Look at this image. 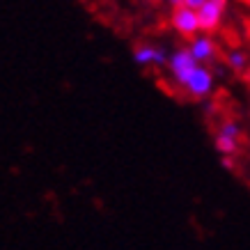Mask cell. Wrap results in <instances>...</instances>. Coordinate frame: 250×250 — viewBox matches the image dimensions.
Instances as JSON below:
<instances>
[{
	"mask_svg": "<svg viewBox=\"0 0 250 250\" xmlns=\"http://www.w3.org/2000/svg\"><path fill=\"white\" fill-rule=\"evenodd\" d=\"M220 2H225V5H229V0H220Z\"/></svg>",
	"mask_w": 250,
	"mask_h": 250,
	"instance_id": "7c38bea8",
	"label": "cell"
},
{
	"mask_svg": "<svg viewBox=\"0 0 250 250\" xmlns=\"http://www.w3.org/2000/svg\"><path fill=\"white\" fill-rule=\"evenodd\" d=\"M131 58H133V62H136L138 67L154 69V67H166L170 53H166V48H163V46L149 44V42H140V44L133 46Z\"/></svg>",
	"mask_w": 250,
	"mask_h": 250,
	"instance_id": "8992f818",
	"label": "cell"
},
{
	"mask_svg": "<svg viewBox=\"0 0 250 250\" xmlns=\"http://www.w3.org/2000/svg\"><path fill=\"white\" fill-rule=\"evenodd\" d=\"M167 21H170V28L177 32V37L186 39V42H190L193 37L200 35V19H197V12L186 7V5L170 9Z\"/></svg>",
	"mask_w": 250,
	"mask_h": 250,
	"instance_id": "277c9868",
	"label": "cell"
},
{
	"mask_svg": "<svg viewBox=\"0 0 250 250\" xmlns=\"http://www.w3.org/2000/svg\"><path fill=\"white\" fill-rule=\"evenodd\" d=\"M225 67L236 76H243L250 69V53L243 48H229L225 53Z\"/></svg>",
	"mask_w": 250,
	"mask_h": 250,
	"instance_id": "ba28073f",
	"label": "cell"
},
{
	"mask_svg": "<svg viewBox=\"0 0 250 250\" xmlns=\"http://www.w3.org/2000/svg\"><path fill=\"white\" fill-rule=\"evenodd\" d=\"M195 67H197V62H195V58L190 55L188 46H179V48H174L172 53H170V58H167L166 74L174 87H182V83L188 78V74Z\"/></svg>",
	"mask_w": 250,
	"mask_h": 250,
	"instance_id": "3957f363",
	"label": "cell"
},
{
	"mask_svg": "<svg viewBox=\"0 0 250 250\" xmlns=\"http://www.w3.org/2000/svg\"><path fill=\"white\" fill-rule=\"evenodd\" d=\"M166 5H167V7H170V9H174V7H182V5H184V0H166Z\"/></svg>",
	"mask_w": 250,
	"mask_h": 250,
	"instance_id": "8fae6325",
	"label": "cell"
},
{
	"mask_svg": "<svg viewBox=\"0 0 250 250\" xmlns=\"http://www.w3.org/2000/svg\"><path fill=\"white\" fill-rule=\"evenodd\" d=\"M220 163H223V167H228V170H232V167H234V156H223V161H220Z\"/></svg>",
	"mask_w": 250,
	"mask_h": 250,
	"instance_id": "30bf717a",
	"label": "cell"
},
{
	"mask_svg": "<svg viewBox=\"0 0 250 250\" xmlns=\"http://www.w3.org/2000/svg\"><path fill=\"white\" fill-rule=\"evenodd\" d=\"M213 90H216V74H213V69L205 67V64H197L179 87V92L190 101L209 99L213 94Z\"/></svg>",
	"mask_w": 250,
	"mask_h": 250,
	"instance_id": "6da1fadb",
	"label": "cell"
},
{
	"mask_svg": "<svg viewBox=\"0 0 250 250\" xmlns=\"http://www.w3.org/2000/svg\"><path fill=\"white\" fill-rule=\"evenodd\" d=\"M186 46H188L190 55L195 58L197 64H205V67H209L211 62H216L220 55L216 39H213L211 35H205V32H200L197 37H193Z\"/></svg>",
	"mask_w": 250,
	"mask_h": 250,
	"instance_id": "52a82bcc",
	"label": "cell"
},
{
	"mask_svg": "<svg viewBox=\"0 0 250 250\" xmlns=\"http://www.w3.org/2000/svg\"><path fill=\"white\" fill-rule=\"evenodd\" d=\"M248 28H250V23H248Z\"/></svg>",
	"mask_w": 250,
	"mask_h": 250,
	"instance_id": "4fadbf2b",
	"label": "cell"
},
{
	"mask_svg": "<svg viewBox=\"0 0 250 250\" xmlns=\"http://www.w3.org/2000/svg\"><path fill=\"white\" fill-rule=\"evenodd\" d=\"M205 2H207V0H184V5H186V7H190V9H195V12L202 7Z\"/></svg>",
	"mask_w": 250,
	"mask_h": 250,
	"instance_id": "9c48e42d",
	"label": "cell"
},
{
	"mask_svg": "<svg viewBox=\"0 0 250 250\" xmlns=\"http://www.w3.org/2000/svg\"><path fill=\"white\" fill-rule=\"evenodd\" d=\"M243 145V131L239 126V122L234 120H223L218 124V129L213 133V147L220 156H236L241 152Z\"/></svg>",
	"mask_w": 250,
	"mask_h": 250,
	"instance_id": "7a4b0ae2",
	"label": "cell"
},
{
	"mask_svg": "<svg viewBox=\"0 0 250 250\" xmlns=\"http://www.w3.org/2000/svg\"><path fill=\"white\" fill-rule=\"evenodd\" d=\"M225 12H228V5H225V2H220V0H207L205 5L197 9L200 32H205V35H216V32L223 28Z\"/></svg>",
	"mask_w": 250,
	"mask_h": 250,
	"instance_id": "5b68a950",
	"label": "cell"
}]
</instances>
